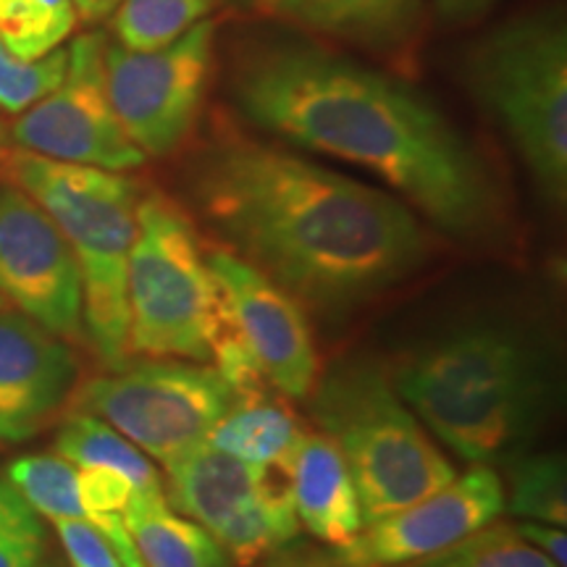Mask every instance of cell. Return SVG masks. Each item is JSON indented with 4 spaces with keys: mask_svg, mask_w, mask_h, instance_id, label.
Masks as SVG:
<instances>
[{
    "mask_svg": "<svg viewBox=\"0 0 567 567\" xmlns=\"http://www.w3.org/2000/svg\"><path fill=\"white\" fill-rule=\"evenodd\" d=\"M187 195L226 250L329 321L429 260V234L405 200L231 130L189 161Z\"/></svg>",
    "mask_w": 567,
    "mask_h": 567,
    "instance_id": "1",
    "label": "cell"
},
{
    "mask_svg": "<svg viewBox=\"0 0 567 567\" xmlns=\"http://www.w3.org/2000/svg\"><path fill=\"white\" fill-rule=\"evenodd\" d=\"M229 90L247 122L365 168L436 229L494 237L505 203L481 153L413 84L305 40L245 45Z\"/></svg>",
    "mask_w": 567,
    "mask_h": 567,
    "instance_id": "2",
    "label": "cell"
},
{
    "mask_svg": "<svg viewBox=\"0 0 567 567\" xmlns=\"http://www.w3.org/2000/svg\"><path fill=\"white\" fill-rule=\"evenodd\" d=\"M392 384L425 431L471 465H507L534 442L549 410L538 347L507 323H465L417 347Z\"/></svg>",
    "mask_w": 567,
    "mask_h": 567,
    "instance_id": "3",
    "label": "cell"
},
{
    "mask_svg": "<svg viewBox=\"0 0 567 567\" xmlns=\"http://www.w3.org/2000/svg\"><path fill=\"white\" fill-rule=\"evenodd\" d=\"M6 182L24 189L63 231L76 255L84 295V334L111 371L130 365L126 271L137 239L142 187L124 172L63 163L27 151L0 158Z\"/></svg>",
    "mask_w": 567,
    "mask_h": 567,
    "instance_id": "4",
    "label": "cell"
},
{
    "mask_svg": "<svg viewBox=\"0 0 567 567\" xmlns=\"http://www.w3.org/2000/svg\"><path fill=\"white\" fill-rule=\"evenodd\" d=\"M321 434L342 452L363 523L423 499L457 476L425 425L405 405L392 375L373 360H342L318 375L308 396Z\"/></svg>",
    "mask_w": 567,
    "mask_h": 567,
    "instance_id": "5",
    "label": "cell"
},
{
    "mask_svg": "<svg viewBox=\"0 0 567 567\" xmlns=\"http://www.w3.org/2000/svg\"><path fill=\"white\" fill-rule=\"evenodd\" d=\"M476 101L496 118L549 205L567 195V27L538 11L488 30L465 61Z\"/></svg>",
    "mask_w": 567,
    "mask_h": 567,
    "instance_id": "6",
    "label": "cell"
},
{
    "mask_svg": "<svg viewBox=\"0 0 567 567\" xmlns=\"http://www.w3.org/2000/svg\"><path fill=\"white\" fill-rule=\"evenodd\" d=\"M213 295L216 281L189 218L158 193L142 197L126 271L130 358L210 363Z\"/></svg>",
    "mask_w": 567,
    "mask_h": 567,
    "instance_id": "7",
    "label": "cell"
},
{
    "mask_svg": "<svg viewBox=\"0 0 567 567\" xmlns=\"http://www.w3.org/2000/svg\"><path fill=\"white\" fill-rule=\"evenodd\" d=\"M166 499L221 544L231 565L250 567L300 536L287 465H252L197 444L166 465Z\"/></svg>",
    "mask_w": 567,
    "mask_h": 567,
    "instance_id": "8",
    "label": "cell"
},
{
    "mask_svg": "<svg viewBox=\"0 0 567 567\" xmlns=\"http://www.w3.org/2000/svg\"><path fill=\"white\" fill-rule=\"evenodd\" d=\"M71 400L166 467L203 444L237 396L208 363L145 360L95 375Z\"/></svg>",
    "mask_w": 567,
    "mask_h": 567,
    "instance_id": "9",
    "label": "cell"
},
{
    "mask_svg": "<svg viewBox=\"0 0 567 567\" xmlns=\"http://www.w3.org/2000/svg\"><path fill=\"white\" fill-rule=\"evenodd\" d=\"M216 24L197 21L153 51L105 42V84L118 122L151 158H166L193 137L213 74Z\"/></svg>",
    "mask_w": 567,
    "mask_h": 567,
    "instance_id": "10",
    "label": "cell"
},
{
    "mask_svg": "<svg viewBox=\"0 0 567 567\" xmlns=\"http://www.w3.org/2000/svg\"><path fill=\"white\" fill-rule=\"evenodd\" d=\"M103 53L101 32L74 40L59 87L13 122L11 140L19 151L109 172H132L147 161L113 111Z\"/></svg>",
    "mask_w": 567,
    "mask_h": 567,
    "instance_id": "11",
    "label": "cell"
},
{
    "mask_svg": "<svg viewBox=\"0 0 567 567\" xmlns=\"http://www.w3.org/2000/svg\"><path fill=\"white\" fill-rule=\"evenodd\" d=\"M0 300L63 342L87 339L76 255L53 218L11 182H0Z\"/></svg>",
    "mask_w": 567,
    "mask_h": 567,
    "instance_id": "12",
    "label": "cell"
},
{
    "mask_svg": "<svg viewBox=\"0 0 567 567\" xmlns=\"http://www.w3.org/2000/svg\"><path fill=\"white\" fill-rule=\"evenodd\" d=\"M205 264L268 384L292 400H308L321 360L302 305L226 247L210 250Z\"/></svg>",
    "mask_w": 567,
    "mask_h": 567,
    "instance_id": "13",
    "label": "cell"
},
{
    "mask_svg": "<svg viewBox=\"0 0 567 567\" xmlns=\"http://www.w3.org/2000/svg\"><path fill=\"white\" fill-rule=\"evenodd\" d=\"M505 513V484L499 473L473 465L413 505L368 523L337 555L354 567H394L429 557Z\"/></svg>",
    "mask_w": 567,
    "mask_h": 567,
    "instance_id": "14",
    "label": "cell"
},
{
    "mask_svg": "<svg viewBox=\"0 0 567 567\" xmlns=\"http://www.w3.org/2000/svg\"><path fill=\"white\" fill-rule=\"evenodd\" d=\"M76 373L63 339L0 305V442L19 444L48 429L74 394Z\"/></svg>",
    "mask_w": 567,
    "mask_h": 567,
    "instance_id": "15",
    "label": "cell"
},
{
    "mask_svg": "<svg viewBox=\"0 0 567 567\" xmlns=\"http://www.w3.org/2000/svg\"><path fill=\"white\" fill-rule=\"evenodd\" d=\"M274 13L381 59H408L423 32V0H279Z\"/></svg>",
    "mask_w": 567,
    "mask_h": 567,
    "instance_id": "16",
    "label": "cell"
},
{
    "mask_svg": "<svg viewBox=\"0 0 567 567\" xmlns=\"http://www.w3.org/2000/svg\"><path fill=\"white\" fill-rule=\"evenodd\" d=\"M295 513L300 526L329 547H344L363 530V513L350 467L329 436L305 431L289 460Z\"/></svg>",
    "mask_w": 567,
    "mask_h": 567,
    "instance_id": "17",
    "label": "cell"
},
{
    "mask_svg": "<svg viewBox=\"0 0 567 567\" xmlns=\"http://www.w3.org/2000/svg\"><path fill=\"white\" fill-rule=\"evenodd\" d=\"M124 526L142 567H231L221 544L200 523L176 513L166 494L134 492L124 507Z\"/></svg>",
    "mask_w": 567,
    "mask_h": 567,
    "instance_id": "18",
    "label": "cell"
},
{
    "mask_svg": "<svg viewBox=\"0 0 567 567\" xmlns=\"http://www.w3.org/2000/svg\"><path fill=\"white\" fill-rule=\"evenodd\" d=\"M302 425L292 410L276 402L271 392L237 396L234 405L210 429L205 444L252 465H287L295 457Z\"/></svg>",
    "mask_w": 567,
    "mask_h": 567,
    "instance_id": "19",
    "label": "cell"
},
{
    "mask_svg": "<svg viewBox=\"0 0 567 567\" xmlns=\"http://www.w3.org/2000/svg\"><path fill=\"white\" fill-rule=\"evenodd\" d=\"M55 455L74 467H109L142 494H166L153 460L101 417L74 410L55 436Z\"/></svg>",
    "mask_w": 567,
    "mask_h": 567,
    "instance_id": "20",
    "label": "cell"
},
{
    "mask_svg": "<svg viewBox=\"0 0 567 567\" xmlns=\"http://www.w3.org/2000/svg\"><path fill=\"white\" fill-rule=\"evenodd\" d=\"M505 507L520 520L563 526L567 523V471L563 452L517 455L507 463Z\"/></svg>",
    "mask_w": 567,
    "mask_h": 567,
    "instance_id": "21",
    "label": "cell"
},
{
    "mask_svg": "<svg viewBox=\"0 0 567 567\" xmlns=\"http://www.w3.org/2000/svg\"><path fill=\"white\" fill-rule=\"evenodd\" d=\"M74 24V0H0V42L21 61L53 53Z\"/></svg>",
    "mask_w": 567,
    "mask_h": 567,
    "instance_id": "22",
    "label": "cell"
},
{
    "mask_svg": "<svg viewBox=\"0 0 567 567\" xmlns=\"http://www.w3.org/2000/svg\"><path fill=\"white\" fill-rule=\"evenodd\" d=\"M216 0H122L113 11V34L130 51L163 48L208 17Z\"/></svg>",
    "mask_w": 567,
    "mask_h": 567,
    "instance_id": "23",
    "label": "cell"
},
{
    "mask_svg": "<svg viewBox=\"0 0 567 567\" xmlns=\"http://www.w3.org/2000/svg\"><path fill=\"white\" fill-rule=\"evenodd\" d=\"M394 567H557L507 523H488L463 542Z\"/></svg>",
    "mask_w": 567,
    "mask_h": 567,
    "instance_id": "24",
    "label": "cell"
},
{
    "mask_svg": "<svg viewBox=\"0 0 567 567\" xmlns=\"http://www.w3.org/2000/svg\"><path fill=\"white\" fill-rule=\"evenodd\" d=\"M45 542L42 515L0 476V567H38L45 559Z\"/></svg>",
    "mask_w": 567,
    "mask_h": 567,
    "instance_id": "25",
    "label": "cell"
},
{
    "mask_svg": "<svg viewBox=\"0 0 567 567\" xmlns=\"http://www.w3.org/2000/svg\"><path fill=\"white\" fill-rule=\"evenodd\" d=\"M66 61V48H55L38 61H21L0 42V111L21 113L42 101L61 84Z\"/></svg>",
    "mask_w": 567,
    "mask_h": 567,
    "instance_id": "26",
    "label": "cell"
},
{
    "mask_svg": "<svg viewBox=\"0 0 567 567\" xmlns=\"http://www.w3.org/2000/svg\"><path fill=\"white\" fill-rule=\"evenodd\" d=\"M55 534L71 567H126L97 528L82 520H55Z\"/></svg>",
    "mask_w": 567,
    "mask_h": 567,
    "instance_id": "27",
    "label": "cell"
},
{
    "mask_svg": "<svg viewBox=\"0 0 567 567\" xmlns=\"http://www.w3.org/2000/svg\"><path fill=\"white\" fill-rule=\"evenodd\" d=\"M264 567H354L337 555V549H316L308 544H287L264 559Z\"/></svg>",
    "mask_w": 567,
    "mask_h": 567,
    "instance_id": "28",
    "label": "cell"
},
{
    "mask_svg": "<svg viewBox=\"0 0 567 567\" xmlns=\"http://www.w3.org/2000/svg\"><path fill=\"white\" fill-rule=\"evenodd\" d=\"M515 528L530 547H536L557 567H567V534L563 526H551V523L538 520H520Z\"/></svg>",
    "mask_w": 567,
    "mask_h": 567,
    "instance_id": "29",
    "label": "cell"
},
{
    "mask_svg": "<svg viewBox=\"0 0 567 567\" xmlns=\"http://www.w3.org/2000/svg\"><path fill=\"white\" fill-rule=\"evenodd\" d=\"M499 0H434V9L446 24H467L484 17Z\"/></svg>",
    "mask_w": 567,
    "mask_h": 567,
    "instance_id": "30",
    "label": "cell"
},
{
    "mask_svg": "<svg viewBox=\"0 0 567 567\" xmlns=\"http://www.w3.org/2000/svg\"><path fill=\"white\" fill-rule=\"evenodd\" d=\"M118 3L122 0H74V9L76 17H82L84 21H103L116 11Z\"/></svg>",
    "mask_w": 567,
    "mask_h": 567,
    "instance_id": "31",
    "label": "cell"
},
{
    "mask_svg": "<svg viewBox=\"0 0 567 567\" xmlns=\"http://www.w3.org/2000/svg\"><path fill=\"white\" fill-rule=\"evenodd\" d=\"M247 3L255 6V9H260V11H274L279 0H247Z\"/></svg>",
    "mask_w": 567,
    "mask_h": 567,
    "instance_id": "32",
    "label": "cell"
},
{
    "mask_svg": "<svg viewBox=\"0 0 567 567\" xmlns=\"http://www.w3.org/2000/svg\"><path fill=\"white\" fill-rule=\"evenodd\" d=\"M3 142H6V134H3V124H0V158H3V153H6Z\"/></svg>",
    "mask_w": 567,
    "mask_h": 567,
    "instance_id": "33",
    "label": "cell"
},
{
    "mask_svg": "<svg viewBox=\"0 0 567 567\" xmlns=\"http://www.w3.org/2000/svg\"><path fill=\"white\" fill-rule=\"evenodd\" d=\"M38 567H59L55 563H51V559H42V563Z\"/></svg>",
    "mask_w": 567,
    "mask_h": 567,
    "instance_id": "34",
    "label": "cell"
},
{
    "mask_svg": "<svg viewBox=\"0 0 567 567\" xmlns=\"http://www.w3.org/2000/svg\"><path fill=\"white\" fill-rule=\"evenodd\" d=\"M0 305H3V302H0Z\"/></svg>",
    "mask_w": 567,
    "mask_h": 567,
    "instance_id": "35",
    "label": "cell"
}]
</instances>
